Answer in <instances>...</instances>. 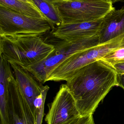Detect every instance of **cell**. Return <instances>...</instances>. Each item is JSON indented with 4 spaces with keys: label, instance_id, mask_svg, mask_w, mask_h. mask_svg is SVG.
I'll return each instance as SVG.
<instances>
[{
    "label": "cell",
    "instance_id": "cell-8",
    "mask_svg": "<svg viewBox=\"0 0 124 124\" xmlns=\"http://www.w3.org/2000/svg\"><path fill=\"white\" fill-rule=\"evenodd\" d=\"M6 113L7 124H36L35 116L12 73L8 79Z\"/></svg>",
    "mask_w": 124,
    "mask_h": 124
},
{
    "label": "cell",
    "instance_id": "cell-11",
    "mask_svg": "<svg viewBox=\"0 0 124 124\" xmlns=\"http://www.w3.org/2000/svg\"><path fill=\"white\" fill-rule=\"evenodd\" d=\"M124 34V7L112 10L103 19L99 31V44L108 42Z\"/></svg>",
    "mask_w": 124,
    "mask_h": 124
},
{
    "label": "cell",
    "instance_id": "cell-13",
    "mask_svg": "<svg viewBox=\"0 0 124 124\" xmlns=\"http://www.w3.org/2000/svg\"><path fill=\"white\" fill-rule=\"evenodd\" d=\"M0 6L25 16L46 19L44 15L33 3L19 0H0Z\"/></svg>",
    "mask_w": 124,
    "mask_h": 124
},
{
    "label": "cell",
    "instance_id": "cell-3",
    "mask_svg": "<svg viewBox=\"0 0 124 124\" xmlns=\"http://www.w3.org/2000/svg\"><path fill=\"white\" fill-rule=\"evenodd\" d=\"M99 44L98 35L74 40H60L54 45L55 49L46 59L35 65L24 69L43 84L50 74L74 54Z\"/></svg>",
    "mask_w": 124,
    "mask_h": 124
},
{
    "label": "cell",
    "instance_id": "cell-1",
    "mask_svg": "<svg viewBox=\"0 0 124 124\" xmlns=\"http://www.w3.org/2000/svg\"><path fill=\"white\" fill-rule=\"evenodd\" d=\"M115 69L101 60L78 70L66 82L81 116L93 114L100 103L117 86Z\"/></svg>",
    "mask_w": 124,
    "mask_h": 124
},
{
    "label": "cell",
    "instance_id": "cell-6",
    "mask_svg": "<svg viewBox=\"0 0 124 124\" xmlns=\"http://www.w3.org/2000/svg\"><path fill=\"white\" fill-rule=\"evenodd\" d=\"M53 30L46 19L33 18L0 6V36L44 35Z\"/></svg>",
    "mask_w": 124,
    "mask_h": 124
},
{
    "label": "cell",
    "instance_id": "cell-14",
    "mask_svg": "<svg viewBox=\"0 0 124 124\" xmlns=\"http://www.w3.org/2000/svg\"><path fill=\"white\" fill-rule=\"evenodd\" d=\"M34 4L44 15L54 30L55 26L57 27L62 24V19L52 0H29Z\"/></svg>",
    "mask_w": 124,
    "mask_h": 124
},
{
    "label": "cell",
    "instance_id": "cell-9",
    "mask_svg": "<svg viewBox=\"0 0 124 124\" xmlns=\"http://www.w3.org/2000/svg\"><path fill=\"white\" fill-rule=\"evenodd\" d=\"M9 64L13 69L19 89L34 115V102L47 85L43 86L27 70L15 63Z\"/></svg>",
    "mask_w": 124,
    "mask_h": 124
},
{
    "label": "cell",
    "instance_id": "cell-20",
    "mask_svg": "<svg viewBox=\"0 0 124 124\" xmlns=\"http://www.w3.org/2000/svg\"><path fill=\"white\" fill-rule=\"evenodd\" d=\"M19 0L22 1H25V2H28V3H32L31 1H30L29 0Z\"/></svg>",
    "mask_w": 124,
    "mask_h": 124
},
{
    "label": "cell",
    "instance_id": "cell-2",
    "mask_svg": "<svg viewBox=\"0 0 124 124\" xmlns=\"http://www.w3.org/2000/svg\"><path fill=\"white\" fill-rule=\"evenodd\" d=\"M54 49V45L46 43L40 36L15 35L0 38V54L9 63L23 69L41 62Z\"/></svg>",
    "mask_w": 124,
    "mask_h": 124
},
{
    "label": "cell",
    "instance_id": "cell-15",
    "mask_svg": "<svg viewBox=\"0 0 124 124\" xmlns=\"http://www.w3.org/2000/svg\"><path fill=\"white\" fill-rule=\"evenodd\" d=\"M100 60L107 63L111 66L124 62V40L121 46L108 52Z\"/></svg>",
    "mask_w": 124,
    "mask_h": 124
},
{
    "label": "cell",
    "instance_id": "cell-18",
    "mask_svg": "<svg viewBox=\"0 0 124 124\" xmlns=\"http://www.w3.org/2000/svg\"><path fill=\"white\" fill-rule=\"evenodd\" d=\"M113 68L115 69L117 73H124V62L117 63L114 65Z\"/></svg>",
    "mask_w": 124,
    "mask_h": 124
},
{
    "label": "cell",
    "instance_id": "cell-12",
    "mask_svg": "<svg viewBox=\"0 0 124 124\" xmlns=\"http://www.w3.org/2000/svg\"><path fill=\"white\" fill-rule=\"evenodd\" d=\"M0 124H7L6 105L8 79L12 73L11 66L5 57L0 54Z\"/></svg>",
    "mask_w": 124,
    "mask_h": 124
},
{
    "label": "cell",
    "instance_id": "cell-5",
    "mask_svg": "<svg viewBox=\"0 0 124 124\" xmlns=\"http://www.w3.org/2000/svg\"><path fill=\"white\" fill-rule=\"evenodd\" d=\"M124 40V34L108 42L98 44L74 54L54 69L48 76L46 82H67L81 68L100 60L108 52L121 46Z\"/></svg>",
    "mask_w": 124,
    "mask_h": 124
},
{
    "label": "cell",
    "instance_id": "cell-17",
    "mask_svg": "<svg viewBox=\"0 0 124 124\" xmlns=\"http://www.w3.org/2000/svg\"><path fill=\"white\" fill-rule=\"evenodd\" d=\"M117 86L124 90V73H117Z\"/></svg>",
    "mask_w": 124,
    "mask_h": 124
},
{
    "label": "cell",
    "instance_id": "cell-19",
    "mask_svg": "<svg viewBox=\"0 0 124 124\" xmlns=\"http://www.w3.org/2000/svg\"><path fill=\"white\" fill-rule=\"evenodd\" d=\"M110 0L113 3H116V2H119V1H124V0Z\"/></svg>",
    "mask_w": 124,
    "mask_h": 124
},
{
    "label": "cell",
    "instance_id": "cell-16",
    "mask_svg": "<svg viewBox=\"0 0 124 124\" xmlns=\"http://www.w3.org/2000/svg\"><path fill=\"white\" fill-rule=\"evenodd\" d=\"M92 115L81 116L69 124H95Z\"/></svg>",
    "mask_w": 124,
    "mask_h": 124
},
{
    "label": "cell",
    "instance_id": "cell-7",
    "mask_svg": "<svg viewBox=\"0 0 124 124\" xmlns=\"http://www.w3.org/2000/svg\"><path fill=\"white\" fill-rule=\"evenodd\" d=\"M47 124H69L81 116L75 101L66 84L60 85L53 101L48 105Z\"/></svg>",
    "mask_w": 124,
    "mask_h": 124
},
{
    "label": "cell",
    "instance_id": "cell-10",
    "mask_svg": "<svg viewBox=\"0 0 124 124\" xmlns=\"http://www.w3.org/2000/svg\"><path fill=\"white\" fill-rule=\"evenodd\" d=\"M103 19L91 22L61 24L53 31L52 34L55 38L65 40L97 35Z\"/></svg>",
    "mask_w": 124,
    "mask_h": 124
},
{
    "label": "cell",
    "instance_id": "cell-4",
    "mask_svg": "<svg viewBox=\"0 0 124 124\" xmlns=\"http://www.w3.org/2000/svg\"><path fill=\"white\" fill-rule=\"evenodd\" d=\"M62 24L91 22L103 18L115 9L110 0H52Z\"/></svg>",
    "mask_w": 124,
    "mask_h": 124
}]
</instances>
